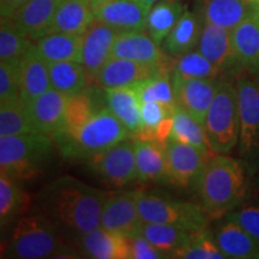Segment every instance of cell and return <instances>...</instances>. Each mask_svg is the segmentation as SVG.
<instances>
[{
	"label": "cell",
	"instance_id": "c3c4849f",
	"mask_svg": "<svg viewBox=\"0 0 259 259\" xmlns=\"http://www.w3.org/2000/svg\"><path fill=\"white\" fill-rule=\"evenodd\" d=\"M257 12H258V18H259V3H258V9H257Z\"/></svg>",
	"mask_w": 259,
	"mask_h": 259
},
{
	"label": "cell",
	"instance_id": "cb8c5ba5",
	"mask_svg": "<svg viewBox=\"0 0 259 259\" xmlns=\"http://www.w3.org/2000/svg\"><path fill=\"white\" fill-rule=\"evenodd\" d=\"M107 108L122 122L134 137L143 131L142 102L134 87L105 89Z\"/></svg>",
	"mask_w": 259,
	"mask_h": 259
},
{
	"label": "cell",
	"instance_id": "ffe728a7",
	"mask_svg": "<svg viewBox=\"0 0 259 259\" xmlns=\"http://www.w3.org/2000/svg\"><path fill=\"white\" fill-rule=\"evenodd\" d=\"M197 48L206 59L216 65L221 72L239 71L232 46L231 30L228 29L204 23Z\"/></svg>",
	"mask_w": 259,
	"mask_h": 259
},
{
	"label": "cell",
	"instance_id": "4316f807",
	"mask_svg": "<svg viewBox=\"0 0 259 259\" xmlns=\"http://www.w3.org/2000/svg\"><path fill=\"white\" fill-rule=\"evenodd\" d=\"M250 0H202L200 16L204 23L233 30L257 9Z\"/></svg>",
	"mask_w": 259,
	"mask_h": 259
},
{
	"label": "cell",
	"instance_id": "e0dca14e",
	"mask_svg": "<svg viewBox=\"0 0 259 259\" xmlns=\"http://www.w3.org/2000/svg\"><path fill=\"white\" fill-rule=\"evenodd\" d=\"M161 73H171L169 71L154 64L137 63L134 60L111 58L97 73L94 83L103 89L131 87L150 77Z\"/></svg>",
	"mask_w": 259,
	"mask_h": 259
},
{
	"label": "cell",
	"instance_id": "8fae6325",
	"mask_svg": "<svg viewBox=\"0 0 259 259\" xmlns=\"http://www.w3.org/2000/svg\"><path fill=\"white\" fill-rule=\"evenodd\" d=\"M89 163L93 170L111 186L124 187L138 180L135 143L130 138L92 157Z\"/></svg>",
	"mask_w": 259,
	"mask_h": 259
},
{
	"label": "cell",
	"instance_id": "f35d334b",
	"mask_svg": "<svg viewBox=\"0 0 259 259\" xmlns=\"http://www.w3.org/2000/svg\"><path fill=\"white\" fill-rule=\"evenodd\" d=\"M173 72L186 78H218L221 71L200 52H189L178 57Z\"/></svg>",
	"mask_w": 259,
	"mask_h": 259
},
{
	"label": "cell",
	"instance_id": "836d02e7",
	"mask_svg": "<svg viewBox=\"0 0 259 259\" xmlns=\"http://www.w3.org/2000/svg\"><path fill=\"white\" fill-rule=\"evenodd\" d=\"M168 139L193 145L208 154H216L210 147L204 126L179 105L173 111V127Z\"/></svg>",
	"mask_w": 259,
	"mask_h": 259
},
{
	"label": "cell",
	"instance_id": "6da1fadb",
	"mask_svg": "<svg viewBox=\"0 0 259 259\" xmlns=\"http://www.w3.org/2000/svg\"><path fill=\"white\" fill-rule=\"evenodd\" d=\"M107 194L106 191L65 176L48 184L38 200L42 211L59 228L80 236L101 227Z\"/></svg>",
	"mask_w": 259,
	"mask_h": 259
},
{
	"label": "cell",
	"instance_id": "4fadbf2b",
	"mask_svg": "<svg viewBox=\"0 0 259 259\" xmlns=\"http://www.w3.org/2000/svg\"><path fill=\"white\" fill-rule=\"evenodd\" d=\"M92 4L96 21L118 32L144 31L147 29L151 8L141 0H99Z\"/></svg>",
	"mask_w": 259,
	"mask_h": 259
},
{
	"label": "cell",
	"instance_id": "8992f818",
	"mask_svg": "<svg viewBox=\"0 0 259 259\" xmlns=\"http://www.w3.org/2000/svg\"><path fill=\"white\" fill-rule=\"evenodd\" d=\"M131 134L108 108L95 113L77 135L58 149L66 158H90L128 139Z\"/></svg>",
	"mask_w": 259,
	"mask_h": 259
},
{
	"label": "cell",
	"instance_id": "e575fe53",
	"mask_svg": "<svg viewBox=\"0 0 259 259\" xmlns=\"http://www.w3.org/2000/svg\"><path fill=\"white\" fill-rule=\"evenodd\" d=\"M52 88L70 96L88 87L89 76L79 61H59L48 64Z\"/></svg>",
	"mask_w": 259,
	"mask_h": 259
},
{
	"label": "cell",
	"instance_id": "484cf974",
	"mask_svg": "<svg viewBox=\"0 0 259 259\" xmlns=\"http://www.w3.org/2000/svg\"><path fill=\"white\" fill-rule=\"evenodd\" d=\"M51 88L48 63L32 45L21 60V99L29 103Z\"/></svg>",
	"mask_w": 259,
	"mask_h": 259
},
{
	"label": "cell",
	"instance_id": "44dd1931",
	"mask_svg": "<svg viewBox=\"0 0 259 259\" xmlns=\"http://www.w3.org/2000/svg\"><path fill=\"white\" fill-rule=\"evenodd\" d=\"M67 96L51 88L28 103L34 124L40 134L53 138L63 128Z\"/></svg>",
	"mask_w": 259,
	"mask_h": 259
},
{
	"label": "cell",
	"instance_id": "4dcf8cb0",
	"mask_svg": "<svg viewBox=\"0 0 259 259\" xmlns=\"http://www.w3.org/2000/svg\"><path fill=\"white\" fill-rule=\"evenodd\" d=\"M82 35L52 32L35 42L38 54L48 64L59 61H79L82 54Z\"/></svg>",
	"mask_w": 259,
	"mask_h": 259
},
{
	"label": "cell",
	"instance_id": "f1b7e54d",
	"mask_svg": "<svg viewBox=\"0 0 259 259\" xmlns=\"http://www.w3.org/2000/svg\"><path fill=\"white\" fill-rule=\"evenodd\" d=\"M203 24L202 16L186 9L173 30L162 42V50L174 58L189 53L198 45Z\"/></svg>",
	"mask_w": 259,
	"mask_h": 259
},
{
	"label": "cell",
	"instance_id": "d6986e66",
	"mask_svg": "<svg viewBox=\"0 0 259 259\" xmlns=\"http://www.w3.org/2000/svg\"><path fill=\"white\" fill-rule=\"evenodd\" d=\"M84 257L94 259H132L131 242L103 227L80 235L74 246Z\"/></svg>",
	"mask_w": 259,
	"mask_h": 259
},
{
	"label": "cell",
	"instance_id": "9c48e42d",
	"mask_svg": "<svg viewBox=\"0 0 259 259\" xmlns=\"http://www.w3.org/2000/svg\"><path fill=\"white\" fill-rule=\"evenodd\" d=\"M168 183L183 190H196L210 158L208 154L193 145L168 139L164 145Z\"/></svg>",
	"mask_w": 259,
	"mask_h": 259
},
{
	"label": "cell",
	"instance_id": "7402d4cb",
	"mask_svg": "<svg viewBox=\"0 0 259 259\" xmlns=\"http://www.w3.org/2000/svg\"><path fill=\"white\" fill-rule=\"evenodd\" d=\"M61 0H29L12 18L31 42L51 34L54 16Z\"/></svg>",
	"mask_w": 259,
	"mask_h": 259
},
{
	"label": "cell",
	"instance_id": "b9f144b4",
	"mask_svg": "<svg viewBox=\"0 0 259 259\" xmlns=\"http://www.w3.org/2000/svg\"><path fill=\"white\" fill-rule=\"evenodd\" d=\"M21 97V63L0 61V103Z\"/></svg>",
	"mask_w": 259,
	"mask_h": 259
},
{
	"label": "cell",
	"instance_id": "5b68a950",
	"mask_svg": "<svg viewBox=\"0 0 259 259\" xmlns=\"http://www.w3.org/2000/svg\"><path fill=\"white\" fill-rule=\"evenodd\" d=\"M206 137L216 154H229L238 147L240 136V113L236 84L220 79L205 122Z\"/></svg>",
	"mask_w": 259,
	"mask_h": 259
},
{
	"label": "cell",
	"instance_id": "f6af8a7d",
	"mask_svg": "<svg viewBox=\"0 0 259 259\" xmlns=\"http://www.w3.org/2000/svg\"><path fill=\"white\" fill-rule=\"evenodd\" d=\"M29 0H0L2 17L14 18L15 15L27 4Z\"/></svg>",
	"mask_w": 259,
	"mask_h": 259
},
{
	"label": "cell",
	"instance_id": "83f0119b",
	"mask_svg": "<svg viewBox=\"0 0 259 259\" xmlns=\"http://www.w3.org/2000/svg\"><path fill=\"white\" fill-rule=\"evenodd\" d=\"M96 21L90 0H61L54 16L52 32L83 35Z\"/></svg>",
	"mask_w": 259,
	"mask_h": 259
},
{
	"label": "cell",
	"instance_id": "7c38bea8",
	"mask_svg": "<svg viewBox=\"0 0 259 259\" xmlns=\"http://www.w3.org/2000/svg\"><path fill=\"white\" fill-rule=\"evenodd\" d=\"M103 108H107L105 89L102 92L100 85L95 88L88 85L82 92L67 96L64 126L59 134L53 137L57 147H60L71 141L79 131V128L95 113Z\"/></svg>",
	"mask_w": 259,
	"mask_h": 259
},
{
	"label": "cell",
	"instance_id": "ab89813d",
	"mask_svg": "<svg viewBox=\"0 0 259 259\" xmlns=\"http://www.w3.org/2000/svg\"><path fill=\"white\" fill-rule=\"evenodd\" d=\"M173 258L183 259H223L226 258L220 251L212 233L208 231V228L200 232H196L193 234L192 240L177 252Z\"/></svg>",
	"mask_w": 259,
	"mask_h": 259
},
{
	"label": "cell",
	"instance_id": "5bb4252c",
	"mask_svg": "<svg viewBox=\"0 0 259 259\" xmlns=\"http://www.w3.org/2000/svg\"><path fill=\"white\" fill-rule=\"evenodd\" d=\"M112 58L134 60L137 63L154 64L171 72L177 58L169 56L150 35L144 31L119 32L112 50Z\"/></svg>",
	"mask_w": 259,
	"mask_h": 259
},
{
	"label": "cell",
	"instance_id": "7dc6e473",
	"mask_svg": "<svg viewBox=\"0 0 259 259\" xmlns=\"http://www.w3.org/2000/svg\"><path fill=\"white\" fill-rule=\"evenodd\" d=\"M252 3H259V0H250Z\"/></svg>",
	"mask_w": 259,
	"mask_h": 259
},
{
	"label": "cell",
	"instance_id": "52a82bcc",
	"mask_svg": "<svg viewBox=\"0 0 259 259\" xmlns=\"http://www.w3.org/2000/svg\"><path fill=\"white\" fill-rule=\"evenodd\" d=\"M138 211L143 222L163 223L190 232L208 228L209 215L202 205L138 190Z\"/></svg>",
	"mask_w": 259,
	"mask_h": 259
},
{
	"label": "cell",
	"instance_id": "3957f363",
	"mask_svg": "<svg viewBox=\"0 0 259 259\" xmlns=\"http://www.w3.org/2000/svg\"><path fill=\"white\" fill-rule=\"evenodd\" d=\"M3 254L6 258H78L76 247L65 244L59 227L46 213H24L15 222Z\"/></svg>",
	"mask_w": 259,
	"mask_h": 259
},
{
	"label": "cell",
	"instance_id": "74e56055",
	"mask_svg": "<svg viewBox=\"0 0 259 259\" xmlns=\"http://www.w3.org/2000/svg\"><path fill=\"white\" fill-rule=\"evenodd\" d=\"M142 102H158L174 108L178 103L174 93L171 74L161 73L132 85Z\"/></svg>",
	"mask_w": 259,
	"mask_h": 259
},
{
	"label": "cell",
	"instance_id": "7a4b0ae2",
	"mask_svg": "<svg viewBox=\"0 0 259 259\" xmlns=\"http://www.w3.org/2000/svg\"><path fill=\"white\" fill-rule=\"evenodd\" d=\"M247 168L241 160L216 154L210 158L197 192L210 219H219L238 209L247 198Z\"/></svg>",
	"mask_w": 259,
	"mask_h": 259
},
{
	"label": "cell",
	"instance_id": "9a60e30c",
	"mask_svg": "<svg viewBox=\"0 0 259 259\" xmlns=\"http://www.w3.org/2000/svg\"><path fill=\"white\" fill-rule=\"evenodd\" d=\"M170 74L177 103L204 126L220 79L186 78L173 71Z\"/></svg>",
	"mask_w": 259,
	"mask_h": 259
},
{
	"label": "cell",
	"instance_id": "f546056e",
	"mask_svg": "<svg viewBox=\"0 0 259 259\" xmlns=\"http://www.w3.org/2000/svg\"><path fill=\"white\" fill-rule=\"evenodd\" d=\"M21 180L0 174V226L2 229L27 213L30 196L22 187Z\"/></svg>",
	"mask_w": 259,
	"mask_h": 259
},
{
	"label": "cell",
	"instance_id": "f907efd6",
	"mask_svg": "<svg viewBox=\"0 0 259 259\" xmlns=\"http://www.w3.org/2000/svg\"><path fill=\"white\" fill-rule=\"evenodd\" d=\"M90 2L94 3V2H99V0H90Z\"/></svg>",
	"mask_w": 259,
	"mask_h": 259
},
{
	"label": "cell",
	"instance_id": "277c9868",
	"mask_svg": "<svg viewBox=\"0 0 259 259\" xmlns=\"http://www.w3.org/2000/svg\"><path fill=\"white\" fill-rule=\"evenodd\" d=\"M50 136L27 134L0 136V174L30 180L44 171L54 150Z\"/></svg>",
	"mask_w": 259,
	"mask_h": 259
},
{
	"label": "cell",
	"instance_id": "2e32d148",
	"mask_svg": "<svg viewBox=\"0 0 259 259\" xmlns=\"http://www.w3.org/2000/svg\"><path fill=\"white\" fill-rule=\"evenodd\" d=\"M118 35V31L99 21L94 22L82 35L80 63L93 82L100 70L112 58V50Z\"/></svg>",
	"mask_w": 259,
	"mask_h": 259
},
{
	"label": "cell",
	"instance_id": "ba28073f",
	"mask_svg": "<svg viewBox=\"0 0 259 259\" xmlns=\"http://www.w3.org/2000/svg\"><path fill=\"white\" fill-rule=\"evenodd\" d=\"M240 136L239 156L248 171L259 168V80L250 73H242L236 78Z\"/></svg>",
	"mask_w": 259,
	"mask_h": 259
},
{
	"label": "cell",
	"instance_id": "d6a6232c",
	"mask_svg": "<svg viewBox=\"0 0 259 259\" xmlns=\"http://www.w3.org/2000/svg\"><path fill=\"white\" fill-rule=\"evenodd\" d=\"M185 10L183 0H160L149 11L147 24L149 35L158 45H162Z\"/></svg>",
	"mask_w": 259,
	"mask_h": 259
},
{
	"label": "cell",
	"instance_id": "681fc988",
	"mask_svg": "<svg viewBox=\"0 0 259 259\" xmlns=\"http://www.w3.org/2000/svg\"><path fill=\"white\" fill-rule=\"evenodd\" d=\"M255 259H259V252H258V254L255 255Z\"/></svg>",
	"mask_w": 259,
	"mask_h": 259
},
{
	"label": "cell",
	"instance_id": "d4e9b609",
	"mask_svg": "<svg viewBox=\"0 0 259 259\" xmlns=\"http://www.w3.org/2000/svg\"><path fill=\"white\" fill-rule=\"evenodd\" d=\"M212 235L220 251L226 258H255L259 252V242L254 240L238 223L227 218L219 223Z\"/></svg>",
	"mask_w": 259,
	"mask_h": 259
},
{
	"label": "cell",
	"instance_id": "ee69618b",
	"mask_svg": "<svg viewBox=\"0 0 259 259\" xmlns=\"http://www.w3.org/2000/svg\"><path fill=\"white\" fill-rule=\"evenodd\" d=\"M131 242V254L132 259H162L166 258L164 254L157 250L155 246L144 238L143 235H136L130 239Z\"/></svg>",
	"mask_w": 259,
	"mask_h": 259
},
{
	"label": "cell",
	"instance_id": "ac0fdd59",
	"mask_svg": "<svg viewBox=\"0 0 259 259\" xmlns=\"http://www.w3.org/2000/svg\"><path fill=\"white\" fill-rule=\"evenodd\" d=\"M257 9L231 30L232 46L239 71H244L254 77L259 74V18Z\"/></svg>",
	"mask_w": 259,
	"mask_h": 259
},
{
	"label": "cell",
	"instance_id": "1f68e13d",
	"mask_svg": "<svg viewBox=\"0 0 259 259\" xmlns=\"http://www.w3.org/2000/svg\"><path fill=\"white\" fill-rule=\"evenodd\" d=\"M196 232L178 228L163 223L145 222L142 227L141 234L147 238L166 258H173L178 251L189 245Z\"/></svg>",
	"mask_w": 259,
	"mask_h": 259
},
{
	"label": "cell",
	"instance_id": "816d5d0a",
	"mask_svg": "<svg viewBox=\"0 0 259 259\" xmlns=\"http://www.w3.org/2000/svg\"><path fill=\"white\" fill-rule=\"evenodd\" d=\"M255 78H257V79L259 80V74H258V76H257V77H255Z\"/></svg>",
	"mask_w": 259,
	"mask_h": 259
},
{
	"label": "cell",
	"instance_id": "bcb514c9",
	"mask_svg": "<svg viewBox=\"0 0 259 259\" xmlns=\"http://www.w3.org/2000/svg\"><path fill=\"white\" fill-rule=\"evenodd\" d=\"M141 2H142V3H144L145 5H148L149 8H151V6L156 4V3L160 2V0H141Z\"/></svg>",
	"mask_w": 259,
	"mask_h": 259
},
{
	"label": "cell",
	"instance_id": "60d3db41",
	"mask_svg": "<svg viewBox=\"0 0 259 259\" xmlns=\"http://www.w3.org/2000/svg\"><path fill=\"white\" fill-rule=\"evenodd\" d=\"M176 108V107H174ZM174 108L167 107L158 102L142 103V120H143V131L137 138L156 139V132L162 122L173 115Z\"/></svg>",
	"mask_w": 259,
	"mask_h": 259
},
{
	"label": "cell",
	"instance_id": "30bf717a",
	"mask_svg": "<svg viewBox=\"0 0 259 259\" xmlns=\"http://www.w3.org/2000/svg\"><path fill=\"white\" fill-rule=\"evenodd\" d=\"M143 225L138 211V190L108 192L101 213V227L132 239L141 234Z\"/></svg>",
	"mask_w": 259,
	"mask_h": 259
},
{
	"label": "cell",
	"instance_id": "8d00e7d4",
	"mask_svg": "<svg viewBox=\"0 0 259 259\" xmlns=\"http://www.w3.org/2000/svg\"><path fill=\"white\" fill-rule=\"evenodd\" d=\"M12 18L2 17L0 21V61L21 63L25 53L32 46Z\"/></svg>",
	"mask_w": 259,
	"mask_h": 259
},
{
	"label": "cell",
	"instance_id": "7bdbcfd3",
	"mask_svg": "<svg viewBox=\"0 0 259 259\" xmlns=\"http://www.w3.org/2000/svg\"><path fill=\"white\" fill-rule=\"evenodd\" d=\"M225 218L238 223L254 240L259 242V205L238 208L226 215Z\"/></svg>",
	"mask_w": 259,
	"mask_h": 259
},
{
	"label": "cell",
	"instance_id": "d590c367",
	"mask_svg": "<svg viewBox=\"0 0 259 259\" xmlns=\"http://www.w3.org/2000/svg\"><path fill=\"white\" fill-rule=\"evenodd\" d=\"M28 103L21 97L0 103V136L37 134Z\"/></svg>",
	"mask_w": 259,
	"mask_h": 259
},
{
	"label": "cell",
	"instance_id": "603a6c76",
	"mask_svg": "<svg viewBox=\"0 0 259 259\" xmlns=\"http://www.w3.org/2000/svg\"><path fill=\"white\" fill-rule=\"evenodd\" d=\"M138 181L141 183H168L167 158L164 145L156 139L134 138Z\"/></svg>",
	"mask_w": 259,
	"mask_h": 259
}]
</instances>
